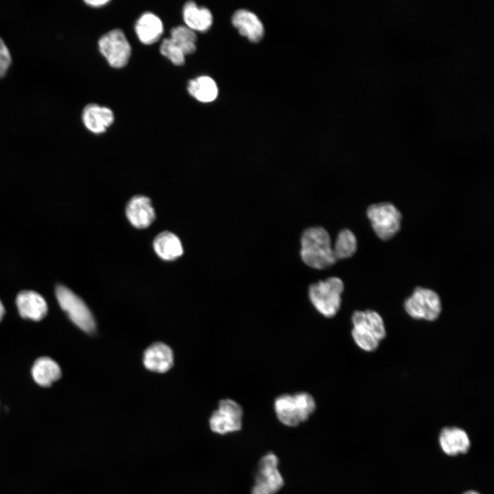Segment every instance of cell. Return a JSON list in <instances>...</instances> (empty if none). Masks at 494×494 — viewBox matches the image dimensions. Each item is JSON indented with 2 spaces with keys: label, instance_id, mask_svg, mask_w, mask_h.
Here are the masks:
<instances>
[{
  "label": "cell",
  "instance_id": "obj_1",
  "mask_svg": "<svg viewBox=\"0 0 494 494\" xmlns=\"http://www.w3.org/2000/svg\"><path fill=\"white\" fill-rule=\"evenodd\" d=\"M301 259L309 267L321 270L336 263L330 235L323 227L306 228L301 235Z\"/></svg>",
  "mask_w": 494,
  "mask_h": 494
},
{
  "label": "cell",
  "instance_id": "obj_2",
  "mask_svg": "<svg viewBox=\"0 0 494 494\" xmlns=\"http://www.w3.org/2000/svg\"><path fill=\"white\" fill-rule=\"evenodd\" d=\"M351 322L352 338L357 346L365 351H375L386 336L383 318L375 311H355L352 314Z\"/></svg>",
  "mask_w": 494,
  "mask_h": 494
},
{
  "label": "cell",
  "instance_id": "obj_3",
  "mask_svg": "<svg viewBox=\"0 0 494 494\" xmlns=\"http://www.w3.org/2000/svg\"><path fill=\"white\" fill-rule=\"evenodd\" d=\"M274 408L281 423L287 427H296L313 414L316 403L311 394L298 392L279 395L274 400Z\"/></svg>",
  "mask_w": 494,
  "mask_h": 494
},
{
  "label": "cell",
  "instance_id": "obj_4",
  "mask_svg": "<svg viewBox=\"0 0 494 494\" xmlns=\"http://www.w3.org/2000/svg\"><path fill=\"white\" fill-rule=\"evenodd\" d=\"M344 287L343 281L336 277L319 281L309 287V301L321 315L333 318L340 309Z\"/></svg>",
  "mask_w": 494,
  "mask_h": 494
},
{
  "label": "cell",
  "instance_id": "obj_5",
  "mask_svg": "<svg viewBox=\"0 0 494 494\" xmlns=\"http://www.w3.org/2000/svg\"><path fill=\"white\" fill-rule=\"evenodd\" d=\"M366 214L374 232L382 240L391 239L400 230L401 214L390 202L373 204L368 207Z\"/></svg>",
  "mask_w": 494,
  "mask_h": 494
},
{
  "label": "cell",
  "instance_id": "obj_6",
  "mask_svg": "<svg viewBox=\"0 0 494 494\" xmlns=\"http://www.w3.org/2000/svg\"><path fill=\"white\" fill-rule=\"evenodd\" d=\"M404 309L412 318L434 321L440 314L442 305L436 292L417 287L405 301Z\"/></svg>",
  "mask_w": 494,
  "mask_h": 494
},
{
  "label": "cell",
  "instance_id": "obj_7",
  "mask_svg": "<svg viewBox=\"0 0 494 494\" xmlns=\"http://www.w3.org/2000/svg\"><path fill=\"white\" fill-rule=\"evenodd\" d=\"M56 294L62 309L80 329L87 333L94 331L95 322L84 301L67 287L59 285Z\"/></svg>",
  "mask_w": 494,
  "mask_h": 494
},
{
  "label": "cell",
  "instance_id": "obj_8",
  "mask_svg": "<svg viewBox=\"0 0 494 494\" xmlns=\"http://www.w3.org/2000/svg\"><path fill=\"white\" fill-rule=\"evenodd\" d=\"M279 460L273 453L264 455L259 461L251 494H276L284 485L278 469Z\"/></svg>",
  "mask_w": 494,
  "mask_h": 494
},
{
  "label": "cell",
  "instance_id": "obj_9",
  "mask_svg": "<svg viewBox=\"0 0 494 494\" xmlns=\"http://www.w3.org/2000/svg\"><path fill=\"white\" fill-rule=\"evenodd\" d=\"M100 53L114 68H122L129 61L131 47L124 32L115 29L104 34L98 41Z\"/></svg>",
  "mask_w": 494,
  "mask_h": 494
},
{
  "label": "cell",
  "instance_id": "obj_10",
  "mask_svg": "<svg viewBox=\"0 0 494 494\" xmlns=\"http://www.w3.org/2000/svg\"><path fill=\"white\" fill-rule=\"evenodd\" d=\"M242 418L243 410L237 402L231 399H222L209 419L210 429L219 434L238 432L242 427Z\"/></svg>",
  "mask_w": 494,
  "mask_h": 494
},
{
  "label": "cell",
  "instance_id": "obj_11",
  "mask_svg": "<svg viewBox=\"0 0 494 494\" xmlns=\"http://www.w3.org/2000/svg\"><path fill=\"white\" fill-rule=\"evenodd\" d=\"M126 215L130 223L137 228L148 227L155 219L154 209L150 199L140 195L132 197L128 201Z\"/></svg>",
  "mask_w": 494,
  "mask_h": 494
},
{
  "label": "cell",
  "instance_id": "obj_12",
  "mask_svg": "<svg viewBox=\"0 0 494 494\" xmlns=\"http://www.w3.org/2000/svg\"><path fill=\"white\" fill-rule=\"evenodd\" d=\"M231 22L239 33L253 43L259 42L263 36V25L259 17L247 10H238L233 14Z\"/></svg>",
  "mask_w": 494,
  "mask_h": 494
},
{
  "label": "cell",
  "instance_id": "obj_13",
  "mask_svg": "<svg viewBox=\"0 0 494 494\" xmlns=\"http://www.w3.org/2000/svg\"><path fill=\"white\" fill-rule=\"evenodd\" d=\"M16 305L24 318L40 320L47 312V305L41 295L32 290L21 292L16 297Z\"/></svg>",
  "mask_w": 494,
  "mask_h": 494
},
{
  "label": "cell",
  "instance_id": "obj_14",
  "mask_svg": "<svg viewBox=\"0 0 494 494\" xmlns=\"http://www.w3.org/2000/svg\"><path fill=\"white\" fill-rule=\"evenodd\" d=\"M114 119L113 112L105 106L91 104L83 110L82 121L84 126L95 134L104 132L112 125Z\"/></svg>",
  "mask_w": 494,
  "mask_h": 494
},
{
  "label": "cell",
  "instance_id": "obj_15",
  "mask_svg": "<svg viewBox=\"0 0 494 494\" xmlns=\"http://www.w3.org/2000/svg\"><path fill=\"white\" fill-rule=\"evenodd\" d=\"M439 443L443 451L449 456L465 454L470 447L467 434L456 427L443 428L439 436Z\"/></svg>",
  "mask_w": 494,
  "mask_h": 494
},
{
  "label": "cell",
  "instance_id": "obj_16",
  "mask_svg": "<svg viewBox=\"0 0 494 494\" xmlns=\"http://www.w3.org/2000/svg\"><path fill=\"white\" fill-rule=\"evenodd\" d=\"M143 363L150 370L165 373L172 366V351L167 345L162 342L154 343L145 350Z\"/></svg>",
  "mask_w": 494,
  "mask_h": 494
},
{
  "label": "cell",
  "instance_id": "obj_17",
  "mask_svg": "<svg viewBox=\"0 0 494 494\" xmlns=\"http://www.w3.org/2000/svg\"><path fill=\"white\" fill-rule=\"evenodd\" d=\"M135 32L139 40L145 45L156 43L163 32L161 20L152 12H145L137 20Z\"/></svg>",
  "mask_w": 494,
  "mask_h": 494
},
{
  "label": "cell",
  "instance_id": "obj_18",
  "mask_svg": "<svg viewBox=\"0 0 494 494\" xmlns=\"http://www.w3.org/2000/svg\"><path fill=\"white\" fill-rule=\"evenodd\" d=\"M153 247L156 255L165 261L175 260L183 254L181 241L169 231L158 234L154 239Z\"/></svg>",
  "mask_w": 494,
  "mask_h": 494
},
{
  "label": "cell",
  "instance_id": "obj_19",
  "mask_svg": "<svg viewBox=\"0 0 494 494\" xmlns=\"http://www.w3.org/2000/svg\"><path fill=\"white\" fill-rule=\"evenodd\" d=\"M183 14L186 26L194 32H206L213 23V16L209 10L199 8L193 1L185 4Z\"/></svg>",
  "mask_w": 494,
  "mask_h": 494
},
{
  "label": "cell",
  "instance_id": "obj_20",
  "mask_svg": "<svg viewBox=\"0 0 494 494\" xmlns=\"http://www.w3.org/2000/svg\"><path fill=\"white\" fill-rule=\"evenodd\" d=\"M32 374L38 385L47 387L61 377V370L55 361L48 357H42L34 362Z\"/></svg>",
  "mask_w": 494,
  "mask_h": 494
},
{
  "label": "cell",
  "instance_id": "obj_21",
  "mask_svg": "<svg viewBox=\"0 0 494 494\" xmlns=\"http://www.w3.org/2000/svg\"><path fill=\"white\" fill-rule=\"evenodd\" d=\"M189 93L198 101L208 103L214 101L218 95L217 86L209 76L202 75L188 82Z\"/></svg>",
  "mask_w": 494,
  "mask_h": 494
},
{
  "label": "cell",
  "instance_id": "obj_22",
  "mask_svg": "<svg viewBox=\"0 0 494 494\" xmlns=\"http://www.w3.org/2000/svg\"><path fill=\"white\" fill-rule=\"evenodd\" d=\"M357 248V239L351 231L345 228L338 233L333 247L336 261L351 257L356 252Z\"/></svg>",
  "mask_w": 494,
  "mask_h": 494
},
{
  "label": "cell",
  "instance_id": "obj_23",
  "mask_svg": "<svg viewBox=\"0 0 494 494\" xmlns=\"http://www.w3.org/2000/svg\"><path fill=\"white\" fill-rule=\"evenodd\" d=\"M172 41L183 51L185 55L193 54L196 49L197 37L194 31L187 26L179 25L171 30Z\"/></svg>",
  "mask_w": 494,
  "mask_h": 494
},
{
  "label": "cell",
  "instance_id": "obj_24",
  "mask_svg": "<svg viewBox=\"0 0 494 494\" xmlns=\"http://www.w3.org/2000/svg\"><path fill=\"white\" fill-rule=\"evenodd\" d=\"M160 52L175 65L180 66L185 63V55L170 38L163 40Z\"/></svg>",
  "mask_w": 494,
  "mask_h": 494
},
{
  "label": "cell",
  "instance_id": "obj_25",
  "mask_svg": "<svg viewBox=\"0 0 494 494\" xmlns=\"http://www.w3.org/2000/svg\"><path fill=\"white\" fill-rule=\"evenodd\" d=\"M11 63L10 51L5 43L0 38V77L5 75Z\"/></svg>",
  "mask_w": 494,
  "mask_h": 494
},
{
  "label": "cell",
  "instance_id": "obj_26",
  "mask_svg": "<svg viewBox=\"0 0 494 494\" xmlns=\"http://www.w3.org/2000/svg\"><path fill=\"white\" fill-rule=\"evenodd\" d=\"M110 1L108 0L85 1V3L93 7L103 6Z\"/></svg>",
  "mask_w": 494,
  "mask_h": 494
},
{
  "label": "cell",
  "instance_id": "obj_27",
  "mask_svg": "<svg viewBox=\"0 0 494 494\" xmlns=\"http://www.w3.org/2000/svg\"><path fill=\"white\" fill-rule=\"evenodd\" d=\"M4 314H5V309H4L3 304L1 303V302L0 301V321L3 318Z\"/></svg>",
  "mask_w": 494,
  "mask_h": 494
},
{
  "label": "cell",
  "instance_id": "obj_28",
  "mask_svg": "<svg viewBox=\"0 0 494 494\" xmlns=\"http://www.w3.org/2000/svg\"><path fill=\"white\" fill-rule=\"evenodd\" d=\"M463 494H480L479 493L475 491H468L464 493Z\"/></svg>",
  "mask_w": 494,
  "mask_h": 494
}]
</instances>
